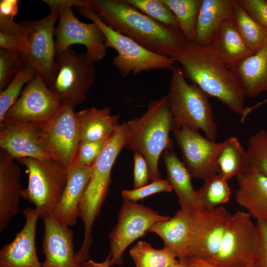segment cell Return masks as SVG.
I'll list each match as a JSON object with an SVG mask.
<instances>
[{
    "instance_id": "7",
    "label": "cell",
    "mask_w": 267,
    "mask_h": 267,
    "mask_svg": "<svg viewBox=\"0 0 267 267\" xmlns=\"http://www.w3.org/2000/svg\"><path fill=\"white\" fill-rule=\"evenodd\" d=\"M25 166L29 175L27 187L22 197L34 204L40 219L52 216L65 188L67 170L53 158L17 159Z\"/></svg>"
},
{
    "instance_id": "27",
    "label": "cell",
    "mask_w": 267,
    "mask_h": 267,
    "mask_svg": "<svg viewBox=\"0 0 267 267\" xmlns=\"http://www.w3.org/2000/svg\"><path fill=\"white\" fill-rule=\"evenodd\" d=\"M163 158L167 179L178 196L180 208L190 211L201 209L197 191L191 184V177L183 162L173 150H165Z\"/></svg>"
},
{
    "instance_id": "26",
    "label": "cell",
    "mask_w": 267,
    "mask_h": 267,
    "mask_svg": "<svg viewBox=\"0 0 267 267\" xmlns=\"http://www.w3.org/2000/svg\"><path fill=\"white\" fill-rule=\"evenodd\" d=\"M191 212L180 208L173 218L154 223L149 230L159 236L164 247L174 252L178 259H185Z\"/></svg>"
},
{
    "instance_id": "24",
    "label": "cell",
    "mask_w": 267,
    "mask_h": 267,
    "mask_svg": "<svg viewBox=\"0 0 267 267\" xmlns=\"http://www.w3.org/2000/svg\"><path fill=\"white\" fill-rule=\"evenodd\" d=\"M81 141L109 139L120 124L118 115H111L110 107H90L75 113Z\"/></svg>"
},
{
    "instance_id": "21",
    "label": "cell",
    "mask_w": 267,
    "mask_h": 267,
    "mask_svg": "<svg viewBox=\"0 0 267 267\" xmlns=\"http://www.w3.org/2000/svg\"><path fill=\"white\" fill-rule=\"evenodd\" d=\"M14 158L3 149L0 150V231L8 225L18 213L22 188L20 170Z\"/></svg>"
},
{
    "instance_id": "6",
    "label": "cell",
    "mask_w": 267,
    "mask_h": 267,
    "mask_svg": "<svg viewBox=\"0 0 267 267\" xmlns=\"http://www.w3.org/2000/svg\"><path fill=\"white\" fill-rule=\"evenodd\" d=\"M76 8L81 15L99 27L105 38L106 47L117 51V55L112 58V63L123 78L128 77L131 73L137 75L144 71L172 70L176 65L173 58L150 51L113 29L92 9L85 7Z\"/></svg>"
},
{
    "instance_id": "38",
    "label": "cell",
    "mask_w": 267,
    "mask_h": 267,
    "mask_svg": "<svg viewBox=\"0 0 267 267\" xmlns=\"http://www.w3.org/2000/svg\"><path fill=\"white\" fill-rule=\"evenodd\" d=\"M109 139L94 141L80 142L72 165L92 166L106 145Z\"/></svg>"
},
{
    "instance_id": "11",
    "label": "cell",
    "mask_w": 267,
    "mask_h": 267,
    "mask_svg": "<svg viewBox=\"0 0 267 267\" xmlns=\"http://www.w3.org/2000/svg\"><path fill=\"white\" fill-rule=\"evenodd\" d=\"M232 214L221 206L192 211L185 259L211 264L216 257Z\"/></svg>"
},
{
    "instance_id": "19",
    "label": "cell",
    "mask_w": 267,
    "mask_h": 267,
    "mask_svg": "<svg viewBox=\"0 0 267 267\" xmlns=\"http://www.w3.org/2000/svg\"><path fill=\"white\" fill-rule=\"evenodd\" d=\"M43 220L44 230L42 246L45 260L42 267H80L74 251L73 231L51 216Z\"/></svg>"
},
{
    "instance_id": "16",
    "label": "cell",
    "mask_w": 267,
    "mask_h": 267,
    "mask_svg": "<svg viewBox=\"0 0 267 267\" xmlns=\"http://www.w3.org/2000/svg\"><path fill=\"white\" fill-rule=\"evenodd\" d=\"M173 133L182 154V162L191 178L205 180L219 174L218 159L224 141L216 142L198 132L185 128L175 130Z\"/></svg>"
},
{
    "instance_id": "52",
    "label": "cell",
    "mask_w": 267,
    "mask_h": 267,
    "mask_svg": "<svg viewBox=\"0 0 267 267\" xmlns=\"http://www.w3.org/2000/svg\"><path fill=\"white\" fill-rule=\"evenodd\" d=\"M252 267H256V266L255 265V266H253Z\"/></svg>"
},
{
    "instance_id": "22",
    "label": "cell",
    "mask_w": 267,
    "mask_h": 267,
    "mask_svg": "<svg viewBox=\"0 0 267 267\" xmlns=\"http://www.w3.org/2000/svg\"><path fill=\"white\" fill-rule=\"evenodd\" d=\"M236 202L257 220L267 221V177L253 169H246L236 176Z\"/></svg>"
},
{
    "instance_id": "15",
    "label": "cell",
    "mask_w": 267,
    "mask_h": 267,
    "mask_svg": "<svg viewBox=\"0 0 267 267\" xmlns=\"http://www.w3.org/2000/svg\"><path fill=\"white\" fill-rule=\"evenodd\" d=\"M59 22L55 28L56 52L65 50L75 44L86 46L87 54L94 63L102 60L107 54L105 38L94 23H86L74 15L72 7L60 9Z\"/></svg>"
},
{
    "instance_id": "41",
    "label": "cell",
    "mask_w": 267,
    "mask_h": 267,
    "mask_svg": "<svg viewBox=\"0 0 267 267\" xmlns=\"http://www.w3.org/2000/svg\"><path fill=\"white\" fill-rule=\"evenodd\" d=\"M258 242L256 267H267V221L257 220Z\"/></svg>"
},
{
    "instance_id": "1",
    "label": "cell",
    "mask_w": 267,
    "mask_h": 267,
    "mask_svg": "<svg viewBox=\"0 0 267 267\" xmlns=\"http://www.w3.org/2000/svg\"><path fill=\"white\" fill-rule=\"evenodd\" d=\"M91 9L113 29L155 53L174 58L188 43L179 28L150 18L125 0H92Z\"/></svg>"
},
{
    "instance_id": "5",
    "label": "cell",
    "mask_w": 267,
    "mask_h": 267,
    "mask_svg": "<svg viewBox=\"0 0 267 267\" xmlns=\"http://www.w3.org/2000/svg\"><path fill=\"white\" fill-rule=\"evenodd\" d=\"M128 127L124 122L110 138L106 145L92 165V174L84 192L80 206L79 218L84 225L83 248H90L94 222L101 210L108 193L111 173L115 162L126 147Z\"/></svg>"
},
{
    "instance_id": "17",
    "label": "cell",
    "mask_w": 267,
    "mask_h": 267,
    "mask_svg": "<svg viewBox=\"0 0 267 267\" xmlns=\"http://www.w3.org/2000/svg\"><path fill=\"white\" fill-rule=\"evenodd\" d=\"M41 126L5 118L0 124V147L15 160L53 158L40 143Z\"/></svg>"
},
{
    "instance_id": "8",
    "label": "cell",
    "mask_w": 267,
    "mask_h": 267,
    "mask_svg": "<svg viewBox=\"0 0 267 267\" xmlns=\"http://www.w3.org/2000/svg\"><path fill=\"white\" fill-rule=\"evenodd\" d=\"M57 72L49 87L62 104L74 108L83 103L95 78L94 63L87 53H79L72 47L56 52Z\"/></svg>"
},
{
    "instance_id": "18",
    "label": "cell",
    "mask_w": 267,
    "mask_h": 267,
    "mask_svg": "<svg viewBox=\"0 0 267 267\" xmlns=\"http://www.w3.org/2000/svg\"><path fill=\"white\" fill-rule=\"evenodd\" d=\"M24 226L14 239L0 250V267H42L36 253V232L39 215L36 208L23 211Z\"/></svg>"
},
{
    "instance_id": "43",
    "label": "cell",
    "mask_w": 267,
    "mask_h": 267,
    "mask_svg": "<svg viewBox=\"0 0 267 267\" xmlns=\"http://www.w3.org/2000/svg\"><path fill=\"white\" fill-rule=\"evenodd\" d=\"M48 6L50 12L58 13L63 8L72 6L85 7L91 8L92 0H43Z\"/></svg>"
},
{
    "instance_id": "10",
    "label": "cell",
    "mask_w": 267,
    "mask_h": 267,
    "mask_svg": "<svg viewBox=\"0 0 267 267\" xmlns=\"http://www.w3.org/2000/svg\"><path fill=\"white\" fill-rule=\"evenodd\" d=\"M258 229L243 211L232 215L219 251L210 264L218 267H252L258 250Z\"/></svg>"
},
{
    "instance_id": "49",
    "label": "cell",
    "mask_w": 267,
    "mask_h": 267,
    "mask_svg": "<svg viewBox=\"0 0 267 267\" xmlns=\"http://www.w3.org/2000/svg\"><path fill=\"white\" fill-rule=\"evenodd\" d=\"M186 259L188 264L196 267H218L213 266L201 259L194 258H187Z\"/></svg>"
},
{
    "instance_id": "2",
    "label": "cell",
    "mask_w": 267,
    "mask_h": 267,
    "mask_svg": "<svg viewBox=\"0 0 267 267\" xmlns=\"http://www.w3.org/2000/svg\"><path fill=\"white\" fill-rule=\"evenodd\" d=\"M181 66L186 78L209 96L218 98L233 112L242 115L246 97L233 71L220 58L211 44L188 43L173 58Z\"/></svg>"
},
{
    "instance_id": "28",
    "label": "cell",
    "mask_w": 267,
    "mask_h": 267,
    "mask_svg": "<svg viewBox=\"0 0 267 267\" xmlns=\"http://www.w3.org/2000/svg\"><path fill=\"white\" fill-rule=\"evenodd\" d=\"M210 44L231 70L254 53L239 34L234 20H226L220 25Z\"/></svg>"
},
{
    "instance_id": "14",
    "label": "cell",
    "mask_w": 267,
    "mask_h": 267,
    "mask_svg": "<svg viewBox=\"0 0 267 267\" xmlns=\"http://www.w3.org/2000/svg\"><path fill=\"white\" fill-rule=\"evenodd\" d=\"M62 106L60 101L37 72L23 88L5 118L42 126L52 120Z\"/></svg>"
},
{
    "instance_id": "46",
    "label": "cell",
    "mask_w": 267,
    "mask_h": 267,
    "mask_svg": "<svg viewBox=\"0 0 267 267\" xmlns=\"http://www.w3.org/2000/svg\"><path fill=\"white\" fill-rule=\"evenodd\" d=\"M18 2L19 1L17 0H1L0 14L13 21L14 17L18 12Z\"/></svg>"
},
{
    "instance_id": "32",
    "label": "cell",
    "mask_w": 267,
    "mask_h": 267,
    "mask_svg": "<svg viewBox=\"0 0 267 267\" xmlns=\"http://www.w3.org/2000/svg\"><path fill=\"white\" fill-rule=\"evenodd\" d=\"M175 14L188 43H193L196 21L202 0H162Z\"/></svg>"
},
{
    "instance_id": "51",
    "label": "cell",
    "mask_w": 267,
    "mask_h": 267,
    "mask_svg": "<svg viewBox=\"0 0 267 267\" xmlns=\"http://www.w3.org/2000/svg\"><path fill=\"white\" fill-rule=\"evenodd\" d=\"M187 267H196L190 265L187 263Z\"/></svg>"
},
{
    "instance_id": "37",
    "label": "cell",
    "mask_w": 267,
    "mask_h": 267,
    "mask_svg": "<svg viewBox=\"0 0 267 267\" xmlns=\"http://www.w3.org/2000/svg\"><path fill=\"white\" fill-rule=\"evenodd\" d=\"M25 66L20 51L0 49V90L4 89Z\"/></svg>"
},
{
    "instance_id": "13",
    "label": "cell",
    "mask_w": 267,
    "mask_h": 267,
    "mask_svg": "<svg viewBox=\"0 0 267 267\" xmlns=\"http://www.w3.org/2000/svg\"><path fill=\"white\" fill-rule=\"evenodd\" d=\"M74 110L71 105L62 104L52 120L41 126L40 145L67 170L73 164L80 142Z\"/></svg>"
},
{
    "instance_id": "9",
    "label": "cell",
    "mask_w": 267,
    "mask_h": 267,
    "mask_svg": "<svg viewBox=\"0 0 267 267\" xmlns=\"http://www.w3.org/2000/svg\"><path fill=\"white\" fill-rule=\"evenodd\" d=\"M57 18L58 13L50 12L44 18L19 22L23 29V49L21 53L25 65L34 68L48 87L57 72L54 37Z\"/></svg>"
},
{
    "instance_id": "42",
    "label": "cell",
    "mask_w": 267,
    "mask_h": 267,
    "mask_svg": "<svg viewBox=\"0 0 267 267\" xmlns=\"http://www.w3.org/2000/svg\"><path fill=\"white\" fill-rule=\"evenodd\" d=\"M134 186L137 188L147 184L150 180L149 168L146 159L137 152H134Z\"/></svg>"
},
{
    "instance_id": "30",
    "label": "cell",
    "mask_w": 267,
    "mask_h": 267,
    "mask_svg": "<svg viewBox=\"0 0 267 267\" xmlns=\"http://www.w3.org/2000/svg\"><path fill=\"white\" fill-rule=\"evenodd\" d=\"M234 22L241 37L254 52L267 43V30L252 18L236 0Z\"/></svg>"
},
{
    "instance_id": "33",
    "label": "cell",
    "mask_w": 267,
    "mask_h": 267,
    "mask_svg": "<svg viewBox=\"0 0 267 267\" xmlns=\"http://www.w3.org/2000/svg\"><path fill=\"white\" fill-rule=\"evenodd\" d=\"M197 193L201 209L211 210L228 203L231 190L227 180L217 174L204 180Z\"/></svg>"
},
{
    "instance_id": "20",
    "label": "cell",
    "mask_w": 267,
    "mask_h": 267,
    "mask_svg": "<svg viewBox=\"0 0 267 267\" xmlns=\"http://www.w3.org/2000/svg\"><path fill=\"white\" fill-rule=\"evenodd\" d=\"M92 171V166L72 165L67 169L65 188L51 216L60 223L68 227L76 223L81 201Z\"/></svg>"
},
{
    "instance_id": "23",
    "label": "cell",
    "mask_w": 267,
    "mask_h": 267,
    "mask_svg": "<svg viewBox=\"0 0 267 267\" xmlns=\"http://www.w3.org/2000/svg\"><path fill=\"white\" fill-rule=\"evenodd\" d=\"M236 0H202L198 13L194 44H210L220 26L226 20H234Z\"/></svg>"
},
{
    "instance_id": "40",
    "label": "cell",
    "mask_w": 267,
    "mask_h": 267,
    "mask_svg": "<svg viewBox=\"0 0 267 267\" xmlns=\"http://www.w3.org/2000/svg\"><path fill=\"white\" fill-rule=\"evenodd\" d=\"M237 2L267 30V0H237Z\"/></svg>"
},
{
    "instance_id": "12",
    "label": "cell",
    "mask_w": 267,
    "mask_h": 267,
    "mask_svg": "<svg viewBox=\"0 0 267 267\" xmlns=\"http://www.w3.org/2000/svg\"><path fill=\"white\" fill-rule=\"evenodd\" d=\"M170 218L160 215L148 207L124 200L117 224L109 235L111 267L122 265L123 255L128 247L149 233L154 223Z\"/></svg>"
},
{
    "instance_id": "35",
    "label": "cell",
    "mask_w": 267,
    "mask_h": 267,
    "mask_svg": "<svg viewBox=\"0 0 267 267\" xmlns=\"http://www.w3.org/2000/svg\"><path fill=\"white\" fill-rule=\"evenodd\" d=\"M245 162V169H255L267 177V132L266 131H258L248 139Z\"/></svg>"
},
{
    "instance_id": "34",
    "label": "cell",
    "mask_w": 267,
    "mask_h": 267,
    "mask_svg": "<svg viewBox=\"0 0 267 267\" xmlns=\"http://www.w3.org/2000/svg\"><path fill=\"white\" fill-rule=\"evenodd\" d=\"M37 71L32 67L25 66L12 82L0 92V124L5 119L9 108L20 96L23 87L35 76Z\"/></svg>"
},
{
    "instance_id": "45",
    "label": "cell",
    "mask_w": 267,
    "mask_h": 267,
    "mask_svg": "<svg viewBox=\"0 0 267 267\" xmlns=\"http://www.w3.org/2000/svg\"><path fill=\"white\" fill-rule=\"evenodd\" d=\"M0 32L17 36L22 42L23 29L21 24L9 20L1 14H0Z\"/></svg>"
},
{
    "instance_id": "44",
    "label": "cell",
    "mask_w": 267,
    "mask_h": 267,
    "mask_svg": "<svg viewBox=\"0 0 267 267\" xmlns=\"http://www.w3.org/2000/svg\"><path fill=\"white\" fill-rule=\"evenodd\" d=\"M0 49L22 52L23 44L18 37L0 32Z\"/></svg>"
},
{
    "instance_id": "39",
    "label": "cell",
    "mask_w": 267,
    "mask_h": 267,
    "mask_svg": "<svg viewBox=\"0 0 267 267\" xmlns=\"http://www.w3.org/2000/svg\"><path fill=\"white\" fill-rule=\"evenodd\" d=\"M172 187L167 179H159L142 187L132 190H124L121 195L124 200L136 202L149 196L161 192H171Z\"/></svg>"
},
{
    "instance_id": "36",
    "label": "cell",
    "mask_w": 267,
    "mask_h": 267,
    "mask_svg": "<svg viewBox=\"0 0 267 267\" xmlns=\"http://www.w3.org/2000/svg\"><path fill=\"white\" fill-rule=\"evenodd\" d=\"M125 0L150 18L165 25L179 28L175 14L162 0Z\"/></svg>"
},
{
    "instance_id": "48",
    "label": "cell",
    "mask_w": 267,
    "mask_h": 267,
    "mask_svg": "<svg viewBox=\"0 0 267 267\" xmlns=\"http://www.w3.org/2000/svg\"><path fill=\"white\" fill-rule=\"evenodd\" d=\"M267 103V98L265 99L258 102L254 105L251 107H246L243 114L241 116L240 122L241 123L243 122L246 118L249 115V114L252 112L253 110L257 108L258 107Z\"/></svg>"
},
{
    "instance_id": "50",
    "label": "cell",
    "mask_w": 267,
    "mask_h": 267,
    "mask_svg": "<svg viewBox=\"0 0 267 267\" xmlns=\"http://www.w3.org/2000/svg\"><path fill=\"white\" fill-rule=\"evenodd\" d=\"M169 267H187L186 259H178L177 261Z\"/></svg>"
},
{
    "instance_id": "47",
    "label": "cell",
    "mask_w": 267,
    "mask_h": 267,
    "mask_svg": "<svg viewBox=\"0 0 267 267\" xmlns=\"http://www.w3.org/2000/svg\"><path fill=\"white\" fill-rule=\"evenodd\" d=\"M111 255L109 254L106 259L102 262L96 263L91 259L84 262L80 267H110Z\"/></svg>"
},
{
    "instance_id": "31",
    "label": "cell",
    "mask_w": 267,
    "mask_h": 267,
    "mask_svg": "<svg viewBox=\"0 0 267 267\" xmlns=\"http://www.w3.org/2000/svg\"><path fill=\"white\" fill-rule=\"evenodd\" d=\"M135 267H169L178 260L176 254L169 249L154 248L150 243L140 241L130 250Z\"/></svg>"
},
{
    "instance_id": "29",
    "label": "cell",
    "mask_w": 267,
    "mask_h": 267,
    "mask_svg": "<svg viewBox=\"0 0 267 267\" xmlns=\"http://www.w3.org/2000/svg\"><path fill=\"white\" fill-rule=\"evenodd\" d=\"M245 161L246 150L236 137H229L218 157L219 174L228 181L245 170Z\"/></svg>"
},
{
    "instance_id": "25",
    "label": "cell",
    "mask_w": 267,
    "mask_h": 267,
    "mask_svg": "<svg viewBox=\"0 0 267 267\" xmlns=\"http://www.w3.org/2000/svg\"><path fill=\"white\" fill-rule=\"evenodd\" d=\"M246 97L267 91V43L240 61L232 70Z\"/></svg>"
},
{
    "instance_id": "3",
    "label": "cell",
    "mask_w": 267,
    "mask_h": 267,
    "mask_svg": "<svg viewBox=\"0 0 267 267\" xmlns=\"http://www.w3.org/2000/svg\"><path fill=\"white\" fill-rule=\"evenodd\" d=\"M127 123V148L139 153L146 159L150 181L160 179L159 158L165 150H173L170 134L175 129L167 96L151 101L144 113Z\"/></svg>"
},
{
    "instance_id": "4",
    "label": "cell",
    "mask_w": 267,
    "mask_h": 267,
    "mask_svg": "<svg viewBox=\"0 0 267 267\" xmlns=\"http://www.w3.org/2000/svg\"><path fill=\"white\" fill-rule=\"evenodd\" d=\"M185 79L181 69L176 65L172 70L166 95L174 130L185 128L198 132L201 130L207 138L215 141L218 128L209 96L195 84L188 83Z\"/></svg>"
}]
</instances>
